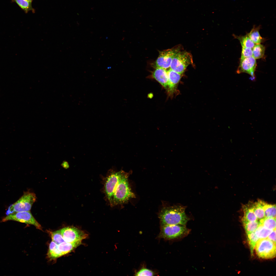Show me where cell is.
Segmentation results:
<instances>
[{"label": "cell", "instance_id": "6da1fadb", "mask_svg": "<svg viewBox=\"0 0 276 276\" xmlns=\"http://www.w3.org/2000/svg\"><path fill=\"white\" fill-rule=\"evenodd\" d=\"M185 208L180 205L165 207L162 209L159 217L162 225H186L189 218L185 213Z\"/></svg>", "mask_w": 276, "mask_h": 276}, {"label": "cell", "instance_id": "7a4b0ae2", "mask_svg": "<svg viewBox=\"0 0 276 276\" xmlns=\"http://www.w3.org/2000/svg\"><path fill=\"white\" fill-rule=\"evenodd\" d=\"M129 173L125 172L114 187L112 204L117 205L126 202L135 198L129 186L128 178Z\"/></svg>", "mask_w": 276, "mask_h": 276}, {"label": "cell", "instance_id": "3957f363", "mask_svg": "<svg viewBox=\"0 0 276 276\" xmlns=\"http://www.w3.org/2000/svg\"><path fill=\"white\" fill-rule=\"evenodd\" d=\"M37 198L33 192H25L22 197L16 202L10 205L6 212L7 215L15 213L29 211Z\"/></svg>", "mask_w": 276, "mask_h": 276}, {"label": "cell", "instance_id": "277c9868", "mask_svg": "<svg viewBox=\"0 0 276 276\" xmlns=\"http://www.w3.org/2000/svg\"><path fill=\"white\" fill-rule=\"evenodd\" d=\"M258 257L263 259H271L276 256V243L268 238L259 239L255 246Z\"/></svg>", "mask_w": 276, "mask_h": 276}, {"label": "cell", "instance_id": "5b68a950", "mask_svg": "<svg viewBox=\"0 0 276 276\" xmlns=\"http://www.w3.org/2000/svg\"><path fill=\"white\" fill-rule=\"evenodd\" d=\"M190 231V230L185 225H163L162 227L160 236L168 239L180 238L187 235Z\"/></svg>", "mask_w": 276, "mask_h": 276}, {"label": "cell", "instance_id": "8992f818", "mask_svg": "<svg viewBox=\"0 0 276 276\" xmlns=\"http://www.w3.org/2000/svg\"><path fill=\"white\" fill-rule=\"evenodd\" d=\"M192 63V56L190 53L185 51H179L172 59L170 69L181 74L188 65Z\"/></svg>", "mask_w": 276, "mask_h": 276}, {"label": "cell", "instance_id": "52a82bcc", "mask_svg": "<svg viewBox=\"0 0 276 276\" xmlns=\"http://www.w3.org/2000/svg\"><path fill=\"white\" fill-rule=\"evenodd\" d=\"M10 220L31 225L38 229H42L41 225L29 211L19 212L9 214L3 218L2 222H5Z\"/></svg>", "mask_w": 276, "mask_h": 276}, {"label": "cell", "instance_id": "ba28073f", "mask_svg": "<svg viewBox=\"0 0 276 276\" xmlns=\"http://www.w3.org/2000/svg\"><path fill=\"white\" fill-rule=\"evenodd\" d=\"M125 172L122 170L116 172L111 170L107 177L105 184V191L106 197L111 204L114 187Z\"/></svg>", "mask_w": 276, "mask_h": 276}, {"label": "cell", "instance_id": "9c48e42d", "mask_svg": "<svg viewBox=\"0 0 276 276\" xmlns=\"http://www.w3.org/2000/svg\"><path fill=\"white\" fill-rule=\"evenodd\" d=\"M180 51L178 47L159 52V56L153 65L154 68L166 69L170 67L172 61Z\"/></svg>", "mask_w": 276, "mask_h": 276}, {"label": "cell", "instance_id": "30bf717a", "mask_svg": "<svg viewBox=\"0 0 276 276\" xmlns=\"http://www.w3.org/2000/svg\"><path fill=\"white\" fill-rule=\"evenodd\" d=\"M61 231L64 240L68 243L81 242L88 236L84 231L73 227H64Z\"/></svg>", "mask_w": 276, "mask_h": 276}, {"label": "cell", "instance_id": "8fae6325", "mask_svg": "<svg viewBox=\"0 0 276 276\" xmlns=\"http://www.w3.org/2000/svg\"><path fill=\"white\" fill-rule=\"evenodd\" d=\"M256 66V59L252 56L246 57L240 61L236 72L238 74L242 73H247L251 76L252 80H255V72Z\"/></svg>", "mask_w": 276, "mask_h": 276}, {"label": "cell", "instance_id": "7c38bea8", "mask_svg": "<svg viewBox=\"0 0 276 276\" xmlns=\"http://www.w3.org/2000/svg\"><path fill=\"white\" fill-rule=\"evenodd\" d=\"M152 76L165 88H168V77L165 69L157 68L152 74Z\"/></svg>", "mask_w": 276, "mask_h": 276}, {"label": "cell", "instance_id": "4fadbf2b", "mask_svg": "<svg viewBox=\"0 0 276 276\" xmlns=\"http://www.w3.org/2000/svg\"><path fill=\"white\" fill-rule=\"evenodd\" d=\"M167 72L168 77V91L172 93L174 91L180 79L181 74L171 69L167 71Z\"/></svg>", "mask_w": 276, "mask_h": 276}, {"label": "cell", "instance_id": "5bb4252c", "mask_svg": "<svg viewBox=\"0 0 276 276\" xmlns=\"http://www.w3.org/2000/svg\"><path fill=\"white\" fill-rule=\"evenodd\" d=\"M81 244V242L70 243L64 241L58 245V248L63 256L71 252Z\"/></svg>", "mask_w": 276, "mask_h": 276}, {"label": "cell", "instance_id": "9a60e30c", "mask_svg": "<svg viewBox=\"0 0 276 276\" xmlns=\"http://www.w3.org/2000/svg\"><path fill=\"white\" fill-rule=\"evenodd\" d=\"M264 203L262 201L259 200L254 203L252 206L254 214L258 220L265 217L264 209Z\"/></svg>", "mask_w": 276, "mask_h": 276}, {"label": "cell", "instance_id": "2e32d148", "mask_svg": "<svg viewBox=\"0 0 276 276\" xmlns=\"http://www.w3.org/2000/svg\"><path fill=\"white\" fill-rule=\"evenodd\" d=\"M47 255L50 260L56 259L63 256L58 248V245L52 241L50 244Z\"/></svg>", "mask_w": 276, "mask_h": 276}, {"label": "cell", "instance_id": "e0dca14e", "mask_svg": "<svg viewBox=\"0 0 276 276\" xmlns=\"http://www.w3.org/2000/svg\"><path fill=\"white\" fill-rule=\"evenodd\" d=\"M260 27V25L257 27L255 25H254L250 32L247 34L255 44H260L263 39L259 33Z\"/></svg>", "mask_w": 276, "mask_h": 276}, {"label": "cell", "instance_id": "ac0fdd59", "mask_svg": "<svg viewBox=\"0 0 276 276\" xmlns=\"http://www.w3.org/2000/svg\"><path fill=\"white\" fill-rule=\"evenodd\" d=\"M243 209L244 214L242 221L251 222L258 221L254 214L252 206H245Z\"/></svg>", "mask_w": 276, "mask_h": 276}, {"label": "cell", "instance_id": "d6986e66", "mask_svg": "<svg viewBox=\"0 0 276 276\" xmlns=\"http://www.w3.org/2000/svg\"><path fill=\"white\" fill-rule=\"evenodd\" d=\"M233 36L239 40L242 47L252 49L255 45L247 34L244 36H238L234 35Z\"/></svg>", "mask_w": 276, "mask_h": 276}, {"label": "cell", "instance_id": "ffe728a7", "mask_svg": "<svg viewBox=\"0 0 276 276\" xmlns=\"http://www.w3.org/2000/svg\"><path fill=\"white\" fill-rule=\"evenodd\" d=\"M265 47L260 44H256L252 49V56L256 59L263 57L265 52Z\"/></svg>", "mask_w": 276, "mask_h": 276}, {"label": "cell", "instance_id": "44dd1931", "mask_svg": "<svg viewBox=\"0 0 276 276\" xmlns=\"http://www.w3.org/2000/svg\"><path fill=\"white\" fill-rule=\"evenodd\" d=\"M242 222L247 234L254 232L260 224L259 221Z\"/></svg>", "mask_w": 276, "mask_h": 276}, {"label": "cell", "instance_id": "7402d4cb", "mask_svg": "<svg viewBox=\"0 0 276 276\" xmlns=\"http://www.w3.org/2000/svg\"><path fill=\"white\" fill-rule=\"evenodd\" d=\"M259 221L260 224L267 229L272 230L276 229V218L265 217Z\"/></svg>", "mask_w": 276, "mask_h": 276}, {"label": "cell", "instance_id": "603a6c76", "mask_svg": "<svg viewBox=\"0 0 276 276\" xmlns=\"http://www.w3.org/2000/svg\"><path fill=\"white\" fill-rule=\"evenodd\" d=\"M273 230L265 228L261 224H260L255 231L256 236L259 238H267Z\"/></svg>", "mask_w": 276, "mask_h": 276}, {"label": "cell", "instance_id": "cb8c5ba5", "mask_svg": "<svg viewBox=\"0 0 276 276\" xmlns=\"http://www.w3.org/2000/svg\"><path fill=\"white\" fill-rule=\"evenodd\" d=\"M264 209L265 217L276 218V205L265 202Z\"/></svg>", "mask_w": 276, "mask_h": 276}, {"label": "cell", "instance_id": "d4e9b609", "mask_svg": "<svg viewBox=\"0 0 276 276\" xmlns=\"http://www.w3.org/2000/svg\"><path fill=\"white\" fill-rule=\"evenodd\" d=\"M12 0L13 2L16 3L26 13L30 11H33L31 2L27 0Z\"/></svg>", "mask_w": 276, "mask_h": 276}, {"label": "cell", "instance_id": "484cf974", "mask_svg": "<svg viewBox=\"0 0 276 276\" xmlns=\"http://www.w3.org/2000/svg\"><path fill=\"white\" fill-rule=\"evenodd\" d=\"M251 255L253 256V251L256 243L259 239L256 235L255 232L247 234Z\"/></svg>", "mask_w": 276, "mask_h": 276}, {"label": "cell", "instance_id": "4316f807", "mask_svg": "<svg viewBox=\"0 0 276 276\" xmlns=\"http://www.w3.org/2000/svg\"><path fill=\"white\" fill-rule=\"evenodd\" d=\"M51 234L52 241L57 245L65 241L62 234L61 229L51 232Z\"/></svg>", "mask_w": 276, "mask_h": 276}, {"label": "cell", "instance_id": "83f0119b", "mask_svg": "<svg viewBox=\"0 0 276 276\" xmlns=\"http://www.w3.org/2000/svg\"><path fill=\"white\" fill-rule=\"evenodd\" d=\"M252 49L242 47L241 55L240 61L245 58L252 56Z\"/></svg>", "mask_w": 276, "mask_h": 276}, {"label": "cell", "instance_id": "f1b7e54d", "mask_svg": "<svg viewBox=\"0 0 276 276\" xmlns=\"http://www.w3.org/2000/svg\"><path fill=\"white\" fill-rule=\"evenodd\" d=\"M154 273L152 270L147 269L143 268L137 272L135 276H153Z\"/></svg>", "mask_w": 276, "mask_h": 276}, {"label": "cell", "instance_id": "f546056e", "mask_svg": "<svg viewBox=\"0 0 276 276\" xmlns=\"http://www.w3.org/2000/svg\"><path fill=\"white\" fill-rule=\"evenodd\" d=\"M267 238L276 243V229L273 230Z\"/></svg>", "mask_w": 276, "mask_h": 276}, {"label": "cell", "instance_id": "4dcf8cb0", "mask_svg": "<svg viewBox=\"0 0 276 276\" xmlns=\"http://www.w3.org/2000/svg\"><path fill=\"white\" fill-rule=\"evenodd\" d=\"M62 166L63 168L66 169L69 167V165L68 163L66 161H64L62 163Z\"/></svg>", "mask_w": 276, "mask_h": 276}, {"label": "cell", "instance_id": "1f68e13d", "mask_svg": "<svg viewBox=\"0 0 276 276\" xmlns=\"http://www.w3.org/2000/svg\"><path fill=\"white\" fill-rule=\"evenodd\" d=\"M27 0L28 1H30V2H31L32 1V0Z\"/></svg>", "mask_w": 276, "mask_h": 276}]
</instances>
